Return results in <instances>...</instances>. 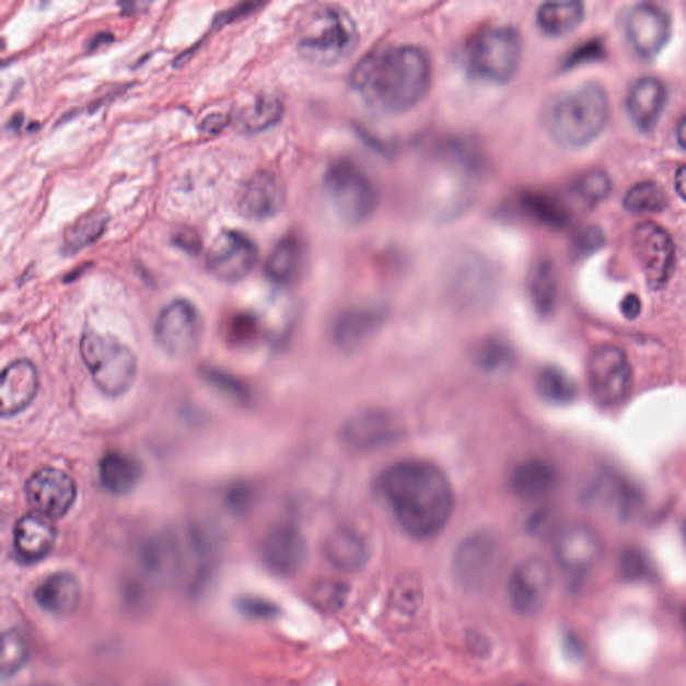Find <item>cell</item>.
<instances>
[{"mask_svg":"<svg viewBox=\"0 0 686 686\" xmlns=\"http://www.w3.org/2000/svg\"><path fill=\"white\" fill-rule=\"evenodd\" d=\"M432 80V61L426 50L392 45L369 53L357 65L350 85L370 109L399 115L427 97Z\"/></svg>","mask_w":686,"mask_h":686,"instance_id":"6da1fadb","label":"cell"},{"mask_svg":"<svg viewBox=\"0 0 686 686\" xmlns=\"http://www.w3.org/2000/svg\"><path fill=\"white\" fill-rule=\"evenodd\" d=\"M381 492L399 526L415 539L439 535L455 509L449 477L428 462L404 461L391 465L381 477Z\"/></svg>","mask_w":686,"mask_h":686,"instance_id":"7a4b0ae2","label":"cell"},{"mask_svg":"<svg viewBox=\"0 0 686 686\" xmlns=\"http://www.w3.org/2000/svg\"><path fill=\"white\" fill-rule=\"evenodd\" d=\"M607 119V95L596 83H584L554 95L543 112L548 135L566 148L588 146L604 130Z\"/></svg>","mask_w":686,"mask_h":686,"instance_id":"3957f363","label":"cell"},{"mask_svg":"<svg viewBox=\"0 0 686 686\" xmlns=\"http://www.w3.org/2000/svg\"><path fill=\"white\" fill-rule=\"evenodd\" d=\"M360 42L357 23L339 5H319L301 23L298 51L307 62L333 67L349 58Z\"/></svg>","mask_w":686,"mask_h":686,"instance_id":"277c9868","label":"cell"},{"mask_svg":"<svg viewBox=\"0 0 686 686\" xmlns=\"http://www.w3.org/2000/svg\"><path fill=\"white\" fill-rule=\"evenodd\" d=\"M181 539L158 535L148 539L137 554L136 569L125 582L124 600L137 611L151 606L160 590L184 575L185 554Z\"/></svg>","mask_w":686,"mask_h":686,"instance_id":"5b68a950","label":"cell"},{"mask_svg":"<svg viewBox=\"0 0 686 686\" xmlns=\"http://www.w3.org/2000/svg\"><path fill=\"white\" fill-rule=\"evenodd\" d=\"M523 57L522 35L507 25L480 28L465 45V68L475 79L504 85L518 74Z\"/></svg>","mask_w":686,"mask_h":686,"instance_id":"8992f818","label":"cell"},{"mask_svg":"<svg viewBox=\"0 0 686 686\" xmlns=\"http://www.w3.org/2000/svg\"><path fill=\"white\" fill-rule=\"evenodd\" d=\"M324 189L333 213L346 225H362L377 212V185L350 160H338L327 168Z\"/></svg>","mask_w":686,"mask_h":686,"instance_id":"52a82bcc","label":"cell"},{"mask_svg":"<svg viewBox=\"0 0 686 686\" xmlns=\"http://www.w3.org/2000/svg\"><path fill=\"white\" fill-rule=\"evenodd\" d=\"M80 350L94 384L107 397L123 396L136 383L139 363L132 349L118 338L86 330Z\"/></svg>","mask_w":686,"mask_h":686,"instance_id":"ba28073f","label":"cell"},{"mask_svg":"<svg viewBox=\"0 0 686 686\" xmlns=\"http://www.w3.org/2000/svg\"><path fill=\"white\" fill-rule=\"evenodd\" d=\"M500 546L487 533L468 536L456 548L452 558V577L465 593H480L488 589L500 568Z\"/></svg>","mask_w":686,"mask_h":686,"instance_id":"9c48e42d","label":"cell"},{"mask_svg":"<svg viewBox=\"0 0 686 686\" xmlns=\"http://www.w3.org/2000/svg\"><path fill=\"white\" fill-rule=\"evenodd\" d=\"M205 324L199 310L187 300H175L161 310L154 336L160 348L175 358H187L199 350Z\"/></svg>","mask_w":686,"mask_h":686,"instance_id":"30bf717a","label":"cell"},{"mask_svg":"<svg viewBox=\"0 0 686 686\" xmlns=\"http://www.w3.org/2000/svg\"><path fill=\"white\" fill-rule=\"evenodd\" d=\"M633 383L628 357L616 346L605 345L595 349L589 361V385L601 407H614L629 395Z\"/></svg>","mask_w":686,"mask_h":686,"instance_id":"8fae6325","label":"cell"},{"mask_svg":"<svg viewBox=\"0 0 686 686\" xmlns=\"http://www.w3.org/2000/svg\"><path fill=\"white\" fill-rule=\"evenodd\" d=\"M553 574L550 566L542 558H527L512 569L505 584L509 604L519 616H535L550 598Z\"/></svg>","mask_w":686,"mask_h":686,"instance_id":"7c38bea8","label":"cell"},{"mask_svg":"<svg viewBox=\"0 0 686 686\" xmlns=\"http://www.w3.org/2000/svg\"><path fill=\"white\" fill-rule=\"evenodd\" d=\"M258 247L246 234L224 230L213 239L206 256L208 272L224 283L241 282L258 261Z\"/></svg>","mask_w":686,"mask_h":686,"instance_id":"4fadbf2b","label":"cell"},{"mask_svg":"<svg viewBox=\"0 0 686 686\" xmlns=\"http://www.w3.org/2000/svg\"><path fill=\"white\" fill-rule=\"evenodd\" d=\"M604 546L600 535L584 524L560 531L554 542V557L570 583H580L601 562Z\"/></svg>","mask_w":686,"mask_h":686,"instance_id":"5bb4252c","label":"cell"},{"mask_svg":"<svg viewBox=\"0 0 686 686\" xmlns=\"http://www.w3.org/2000/svg\"><path fill=\"white\" fill-rule=\"evenodd\" d=\"M27 503L38 514L57 521L68 514L75 503L73 477L57 468H40L26 482Z\"/></svg>","mask_w":686,"mask_h":686,"instance_id":"9a60e30c","label":"cell"},{"mask_svg":"<svg viewBox=\"0 0 686 686\" xmlns=\"http://www.w3.org/2000/svg\"><path fill=\"white\" fill-rule=\"evenodd\" d=\"M633 246L650 288L661 289L670 279L674 265V244L664 229L653 222L638 224Z\"/></svg>","mask_w":686,"mask_h":686,"instance_id":"2e32d148","label":"cell"},{"mask_svg":"<svg viewBox=\"0 0 686 686\" xmlns=\"http://www.w3.org/2000/svg\"><path fill=\"white\" fill-rule=\"evenodd\" d=\"M261 562L274 575L289 578L303 568L307 559V542L292 524H279L268 531L260 545Z\"/></svg>","mask_w":686,"mask_h":686,"instance_id":"e0dca14e","label":"cell"},{"mask_svg":"<svg viewBox=\"0 0 686 686\" xmlns=\"http://www.w3.org/2000/svg\"><path fill=\"white\" fill-rule=\"evenodd\" d=\"M286 201L284 185L277 173L258 171L247 178L239 190L236 206L242 217L267 220L282 210Z\"/></svg>","mask_w":686,"mask_h":686,"instance_id":"ac0fdd59","label":"cell"},{"mask_svg":"<svg viewBox=\"0 0 686 686\" xmlns=\"http://www.w3.org/2000/svg\"><path fill=\"white\" fill-rule=\"evenodd\" d=\"M671 28L670 16L652 3L636 5L628 18L629 39L643 58H653L664 49Z\"/></svg>","mask_w":686,"mask_h":686,"instance_id":"d6986e66","label":"cell"},{"mask_svg":"<svg viewBox=\"0 0 686 686\" xmlns=\"http://www.w3.org/2000/svg\"><path fill=\"white\" fill-rule=\"evenodd\" d=\"M38 387V372L33 362L18 360L5 367L0 385V414L3 419L27 409L37 396Z\"/></svg>","mask_w":686,"mask_h":686,"instance_id":"ffe728a7","label":"cell"},{"mask_svg":"<svg viewBox=\"0 0 686 686\" xmlns=\"http://www.w3.org/2000/svg\"><path fill=\"white\" fill-rule=\"evenodd\" d=\"M56 540L57 530L50 519L27 514L15 523L13 547L22 563H38L49 557Z\"/></svg>","mask_w":686,"mask_h":686,"instance_id":"44dd1931","label":"cell"},{"mask_svg":"<svg viewBox=\"0 0 686 686\" xmlns=\"http://www.w3.org/2000/svg\"><path fill=\"white\" fill-rule=\"evenodd\" d=\"M82 598L79 578L68 571H58L46 577L34 590V600L42 611L56 617H68L75 613Z\"/></svg>","mask_w":686,"mask_h":686,"instance_id":"7402d4cb","label":"cell"},{"mask_svg":"<svg viewBox=\"0 0 686 686\" xmlns=\"http://www.w3.org/2000/svg\"><path fill=\"white\" fill-rule=\"evenodd\" d=\"M324 553L334 569L345 574H354L369 563L370 545L360 531L339 527L327 536Z\"/></svg>","mask_w":686,"mask_h":686,"instance_id":"603a6c76","label":"cell"},{"mask_svg":"<svg viewBox=\"0 0 686 686\" xmlns=\"http://www.w3.org/2000/svg\"><path fill=\"white\" fill-rule=\"evenodd\" d=\"M307 264V246L298 234L284 235L267 256L265 272L271 282L290 286L302 277Z\"/></svg>","mask_w":686,"mask_h":686,"instance_id":"cb8c5ba5","label":"cell"},{"mask_svg":"<svg viewBox=\"0 0 686 686\" xmlns=\"http://www.w3.org/2000/svg\"><path fill=\"white\" fill-rule=\"evenodd\" d=\"M666 101L665 86L653 77L638 80L628 97L631 119L643 132H650L658 125Z\"/></svg>","mask_w":686,"mask_h":686,"instance_id":"d4e9b609","label":"cell"},{"mask_svg":"<svg viewBox=\"0 0 686 686\" xmlns=\"http://www.w3.org/2000/svg\"><path fill=\"white\" fill-rule=\"evenodd\" d=\"M282 115L283 104L278 95L259 93L237 107L234 119L239 130L253 135L271 128Z\"/></svg>","mask_w":686,"mask_h":686,"instance_id":"484cf974","label":"cell"},{"mask_svg":"<svg viewBox=\"0 0 686 686\" xmlns=\"http://www.w3.org/2000/svg\"><path fill=\"white\" fill-rule=\"evenodd\" d=\"M589 500L595 509L619 518H629L636 509L638 499L633 489L618 477L604 475L595 480L592 489H589Z\"/></svg>","mask_w":686,"mask_h":686,"instance_id":"4316f807","label":"cell"},{"mask_svg":"<svg viewBox=\"0 0 686 686\" xmlns=\"http://www.w3.org/2000/svg\"><path fill=\"white\" fill-rule=\"evenodd\" d=\"M141 467L133 457L121 452L106 453L100 463V480L112 495L128 493L140 481Z\"/></svg>","mask_w":686,"mask_h":686,"instance_id":"83f0119b","label":"cell"},{"mask_svg":"<svg viewBox=\"0 0 686 686\" xmlns=\"http://www.w3.org/2000/svg\"><path fill=\"white\" fill-rule=\"evenodd\" d=\"M581 2H548L536 13V23L546 35L563 37L581 25L583 20Z\"/></svg>","mask_w":686,"mask_h":686,"instance_id":"f1b7e54d","label":"cell"},{"mask_svg":"<svg viewBox=\"0 0 686 686\" xmlns=\"http://www.w3.org/2000/svg\"><path fill=\"white\" fill-rule=\"evenodd\" d=\"M107 220L109 217L103 211L82 214L65 231L61 246L63 255L79 254L83 248L92 246L104 234Z\"/></svg>","mask_w":686,"mask_h":686,"instance_id":"f546056e","label":"cell"},{"mask_svg":"<svg viewBox=\"0 0 686 686\" xmlns=\"http://www.w3.org/2000/svg\"><path fill=\"white\" fill-rule=\"evenodd\" d=\"M555 474L550 465L530 461L519 465L512 476V487L523 499H539L550 491Z\"/></svg>","mask_w":686,"mask_h":686,"instance_id":"4dcf8cb0","label":"cell"},{"mask_svg":"<svg viewBox=\"0 0 686 686\" xmlns=\"http://www.w3.org/2000/svg\"><path fill=\"white\" fill-rule=\"evenodd\" d=\"M395 433V423L383 414H363L357 416L346 427V435L351 444L372 446L384 443Z\"/></svg>","mask_w":686,"mask_h":686,"instance_id":"1f68e13d","label":"cell"},{"mask_svg":"<svg viewBox=\"0 0 686 686\" xmlns=\"http://www.w3.org/2000/svg\"><path fill=\"white\" fill-rule=\"evenodd\" d=\"M540 396L546 402L557 405H568L577 397V385L563 370L557 368L543 369L536 380Z\"/></svg>","mask_w":686,"mask_h":686,"instance_id":"d6a6232c","label":"cell"},{"mask_svg":"<svg viewBox=\"0 0 686 686\" xmlns=\"http://www.w3.org/2000/svg\"><path fill=\"white\" fill-rule=\"evenodd\" d=\"M30 659L28 642L20 630H5L2 636V678L14 677Z\"/></svg>","mask_w":686,"mask_h":686,"instance_id":"836d02e7","label":"cell"},{"mask_svg":"<svg viewBox=\"0 0 686 686\" xmlns=\"http://www.w3.org/2000/svg\"><path fill=\"white\" fill-rule=\"evenodd\" d=\"M624 205L630 212H659L664 210L667 199L658 184L640 183L626 194Z\"/></svg>","mask_w":686,"mask_h":686,"instance_id":"e575fe53","label":"cell"},{"mask_svg":"<svg viewBox=\"0 0 686 686\" xmlns=\"http://www.w3.org/2000/svg\"><path fill=\"white\" fill-rule=\"evenodd\" d=\"M531 295L535 306L543 313L550 312L557 297V280H555L553 267L547 261H540L534 267L530 280Z\"/></svg>","mask_w":686,"mask_h":686,"instance_id":"d590c367","label":"cell"},{"mask_svg":"<svg viewBox=\"0 0 686 686\" xmlns=\"http://www.w3.org/2000/svg\"><path fill=\"white\" fill-rule=\"evenodd\" d=\"M348 595L349 588L345 583L327 580L315 584L312 600L314 605L321 608V611L336 613L344 607Z\"/></svg>","mask_w":686,"mask_h":686,"instance_id":"8d00e7d4","label":"cell"},{"mask_svg":"<svg viewBox=\"0 0 686 686\" xmlns=\"http://www.w3.org/2000/svg\"><path fill=\"white\" fill-rule=\"evenodd\" d=\"M374 318L372 313L367 312H356L346 315L341 324H339V338L346 345L357 344L372 329Z\"/></svg>","mask_w":686,"mask_h":686,"instance_id":"74e56055","label":"cell"},{"mask_svg":"<svg viewBox=\"0 0 686 686\" xmlns=\"http://www.w3.org/2000/svg\"><path fill=\"white\" fill-rule=\"evenodd\" d=\"M577 189L584 200L594 205V202L606 198L608 190H611V181L605 173H588L578 182Z\"/></svg>","mask_w":686,"mask_h":686,"instance_id":"f35d334b","label":"cell"},{"mask_svg":"<svg viewBox=\"0 0 686 686\" xmlns=\"http://www.w3.org/2000/svg\"><path fill=\"white\" fill-rule=\"evenodd\" d=\"M239 608L247 616L255 618H270L276 616L278 608L266 600L256 598V596H246L239 602Z\"/></svg>","mask_w":686,"mask_h":686,"instance_id":"ab89813d","label":"cell"},{"mask_svg":"<svg viewBox=\"0 0 686 686\" xmlns=\"http://www.w3.org/2000/svg\"><path fill=\"white\" fill-rule=\"evenodd\" d=\"M620 569H623L625 577L630 578V580H637V578L646 577L648 566L641 554L629 551L620 560Z\"/></svg>","mask_w":686,"mask_h":686,"instance_id":"60d3db41","label":"cell"},{"mask_svg":"<svg viewBox=\"0 0 686 686\" xmlns=\"http://www.w3.org/2000/svg\"><path fill=\"white\" fill-rule=\"evenodd\" d=\"M173 239L178 247L189 254H198L201 249L200 236L193 230H181Z\"/></svg>","mask_w":686,"mask_h":686,"instance_id":"b9f144b4","label":"cell"},{"mask_svg":"<svg viewBox=\"0 0 686 686\" xmlns=\"http://www.w3.org/2000/svg\"><path fill=\"white\" fill-rule=\"evenodd\" d=\"M642 304L640 298L636 294H628L624 298L623 303H620V312H623L624 317L628 319H636L638 315L641 314Z\"/></svg>","mask_w":686,"mask_h":686,"instance_id":"7bdbcfd3","label":"cell"},{"mask_svg":"<svg viewBox=\"0 0 686 686\" xmlns=\"http://www.w3.org/2000/svg\"><path fill=\"white\" fill-rule=\"evenodd\" d=\"M230 118L220 115V113H214V115L208 116L202 119L201 130L207 133H217L219 130H222L226 124H229Z\"/></svg>","mask_w":686,"mask_h":686,"instance_id":"ee69618b","label":"cell"},{"mask_svg":"<svg viewBox=\"0 0 686 686\" xmlns=\"http://www.w3.org/2000/svg\"><path fill=\"white\" fill-rule=\"evenodd\" d=\"M113 39L111 33H98L94 35V37L88 42L89 51H94L100 49L101 46L109 44Z\"/></svg>","mask_w":686,"mask_h":686,"instance_id":"f6af8a7d","label":"cell"},{"mask_svg":"<svg viewBox=\"0 0 686 686\" xmlns=\"http://www.w3.org/2000/svg\"><path fill=\"white\" fill-rule=\"evenodd\" d=\"M676 188L686 200V165H683L676 173Z\"/></svg>","mask_w":686,"mask_h":686,"instance_id":"bcb514c9","label":"cell"},{"mask_svg":"<svg viewBox=\"0 0 686 686\" xmlns=\"http://www.w3.org/2000/svg\"><path fill=\"white\" fill-rule=\"evenodd\" d=\"M677 137L679 146L686 149V116L683 118V121L678 125Z\"/></svg>","mask_w":686,"mask_h":686,"instance_id":"7dc6e473","label":"cell"},{"mask_svg":"<svg viewBox=\"0 0 686 686\" xmlns=\"http://www.w3.org/2000/svg\"><path fill=\"white\" fill-rule=\"evenodd\" d=\"M22 121H23V119H21V117H14L10 121V127L13 128V129L20 128V125H21Z\"/></svg>","mask_w":686,"mask_h":686,"instance_id":"c3c4849f","label":"cell"},{"mask_svg":"<svg viewBox=\"0 0 686 686\" xmlns=\"http://www.w3.org/2000/svg\"><path fill=\"white\" fill-rule=\"evenodd\" d=\"M514 686H533V685H527V684H519V685H514Z\"/></svg>","mask_w":686,"mask_h":686,"instance_id":"681fc988","label":"cell"},{"mask_svg":"<svg viewBox=\"0 0 686 686\" xmlns=\"http://www.w3.org/2000/svg\"><path fill=\"white\" fill-rule=\"evenodd\" d=\"M685 533H686V524H685Z\"/></svg>","mask_w":686,"mask_h":686,"instance_id":"f907efd6","label":"cell"}]
</instances>
